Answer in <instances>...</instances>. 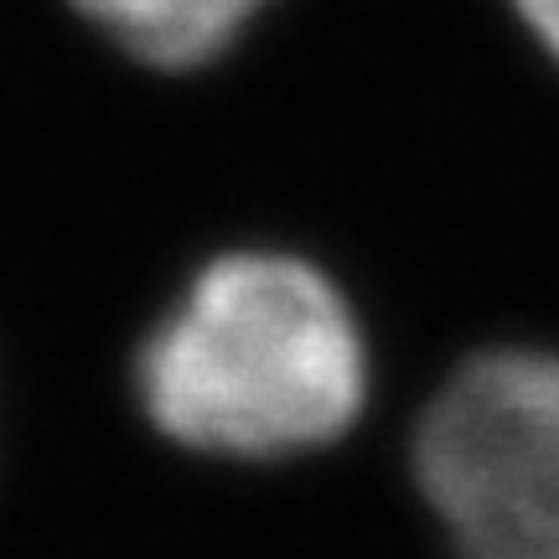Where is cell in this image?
I'll list each match as a JSON object with an SVG mask.
<instances>
[{
    "label": "cell",
    "mask_w": 559,
    "mask_h": 559,
    "mask_svg": "<svg viewBox=\"0 0 559 559\" xmlns=\"http://www.w3.org/2000/svg\"><path fill=\"white\" fill-rule=\"evenodd\" d=\"M135 394L160 436L207 456L317 451L368 404V342L317 264L239 249L202 264L135 353Z\"/></svg>",
    "instance_id": "obj_1"
},
{
    "label": "cell",
    "mask_w": 559,
    "mask_h": 559,
    "mask_svg": "<svg viewBox=\"0 0 559 559\" xmlns=\"http://www.w3.org/2000/svg\"><path fill=\"white\" fill-rule=\"evenodd\" d=\"M415 477L461 559H559V353L456 368L419 419Z\"/></svg>",
    "instance_id": "obj_2"
},
{
    "label": "cell",
    "mask_w": 559,
    "mask_h": 559,
    "mask_svg": "<svg viewBox=\"0 0 559 559\" xmlns=\"http://www.w3.org/2000/svg\"><path fill=\"white\" fill-rule=\"evenodd\" d=\"M124 52L156 68H198L218 58L264 0H73Z\"/></svg>",
    "instance_id": "obj_3"
},
{
    "label": "cell",
    "mask_w": 559,
    "mask_h": 559,
    "mask_svg": "<svg viewBox=\"0 0 559 559\" xmlns=\"http://www.w3.org/2000/svg\"><path fill=\"white\" fill-rule=\"evenodd\" d=\"M519 11L534 26V37L559 58V0H519Z\"/></svg>",
    "instance_id": "obj_4"
}]
</instances>
